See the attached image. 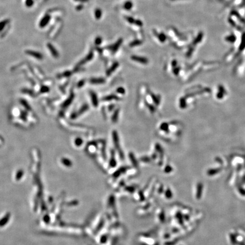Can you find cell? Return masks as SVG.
<instances>
[{
    "mask_svg": "<svg viewBox=\"0 0 245 245\" xmlns=\"http://www.w3.org/2000/svg\"><path fill=\"white\" fill-rule=\"evenodd\" d=\"M132 59L133 60L137 61V62H140V63H142L143 64H146L148 62V60L147 59H145V58L142 57H139L137 56H132Z\"/></svg>",
    "mask_w": 245,
    "mask_h": 245,
    "instance_id": "6da1fadb",
    "label": "cell"
},
{
    "mask_svg": "<svg viewBox=\"0 0 245 245\" xmlns=\"http://www.w3.org/2000/svg\"><path fill=\"white\" fill-rule=\"evenodd\" d=\"M113 142H114V144L115 145L116 148H117L118 150H120V146H119V137H118L117 133L116 131H113Z\"/></svg>",
    "mask_w": 245,
    "mask_h": 245,
    "instance_id": "7a4b0ae2",
    "label": "cell"
},
{
    "mask_svg": "<svg viewBox=\"0 0 245 245\" xmlns=\"http://www.w3.org/2000/svg\"><path fill=\"white\" fill-rule=\"evenodd\" d=\"M91 97H92V104H93L94 106L97 107L98 104V98H97L96 94H95L94 92H92V93H91Z\"/></svg>",
    "mask_w": 245,
    "mask_h": 245,
    "instance_id": "3957f363",
    "label": "cell"
},
{
    "mask_svg": "<svg viewBox=\"0 0 245 245\" xmlns=\"http://www.w3.org/2000/svg\"><path fill=\"white\" fill-rule=\"evenodd\" d=\"M127 20L129 23H134L136 24V25H138V26H141V25H143L141 21H140L139 20H134L133 18L131 17H127Z\"/></svg>",
    "mask_w": 245,
    "mask_h": 245,
    "instance_id": "277c9868",
    "label": "cell"
},
{
    "mask_svg": "<svg viewBox=\"0 0 245 245\" xmlns=\"http://www.w3.org/2000/svg\"><path fill=\"white\" fill-rule=\"evenodd\" d=\"M90 82L93 84H101L104 82V80L103 78H92L90 80Z\"/></svg>",
    "mask_w": 245,
    "mask_h": 245,
    "instance_id": "5b68a950",
    "label": "cell"
},
{
    "mask_svg": "<svg viewBox=\"0 0 245 245\" xmlns=\"http://www.w3.org/2000/svg\"><path fill=\"white\" fill-rule=\"evenodd\" d=\"M225 40H226L227 41H228V42L234 43L235 42V41L236 40V37L235 35L232 34V35L226 36V38H225Z\"/></svg>",
    "mask_w": 245,
    "mask_h": 245,
    "instance_id": "8992f818",
    "label": "cell"
},
{
    "mask_svg": "<svg viewBox=\"0 0 245 245\" xmlns=\"http://www.w3.org/2000/svg\"><path fill=\"white\" fill-rule=\"evenodd\" d=\"M245 33L243 34L242 36V39H241V43L240 44V50L242 51L243 49L245 48Z\"/></svg>",
    "mask_w": 245,
    "mask_h": 245,
    "instance_id": "52a82bcc",
    "label": "cell"
},
{
    "mask_svg": "<svg viewBox=\"0 0 245 245\" xmlns=\"http://www.w3.org/2000/svg\"><path fill=\"white\" fill-rule=\"evenodd\" d=\"M113 99H119V98L115 95H108V96L104 97V98H103V101H112V100H113Z\"/></svg>",
    "mask_w": 245,
    "mask_h": 245,
    "instance_id": "ba28073f",
    "label": "cell"
},
{
    "mask_svg": "<svg viewBox=\"0 0 245 245\" xmlns=\"http://www.w3.org/2000/svg\"><path fill=\"white\" fill-rule=\"evenodd\" d=\"M118 65H119V64H118V63H115V64H113L112 66H111V68H110L108 71H107V75H110V74H111V73H112V72L113 71H114L116 69V68H117Z\"/></svg>",
    "mask_w": 245,
    "mask_h": 245,
    "instance_id": "9c48e42d",
    "label": "cell"
},
{
    "mask_svg": "<svg viewBox=\"0 0 245 245\" xmlns=\"http://www.w3.org/2000/svg\"><path fill=\"white\" fill-rule=\"evenodd\" d=\"M203 34L202 32H200V33L199 34V35H198V36H197L196 38L195 41H194V43H195V44H197V43L200 42L201 39H202V38H203Z\"/></svg>",
    "mask_w": 245,
    "mask_h": 245,
    "instance_id": "30bf717a",
    "label": "cell"
},
{
    "mask_svg": "<svg viewBox=\"0 0 245 245\" xmlns=\"http://www.w3.org/2000/svg\"><path fill=\"white\" fill-rule=\"evenodd\" d=\"M116 163V161L115 159V157H114V156L113 155V154H112V157H111V161H110V165H111V166H115Z\"/></svg>",
    "mask_w": 245,
    "mask_h": 245,
    "instance_id": "8fae6325",
    "label": "cell"
},
{
    "mask_svg": "<svg viewBox=\"0 0 245 245\" xmlns=\"http://www.w3.org/2000/svg\"><path fill=\"white\" fill-rule=\"evenodd\" d=\"M95 17L97 18V19H99V18H101L102 15V12L101 10H97L95 12Z\"/></svg>",
    "mask_w": 245,
    "mask_h": 245,
    "instance_id": "7c38bea8",
    "label": "cell"
},
{
    "mask_svg": "<svg viewBox=\"0 0 245 245\" xmlns=\"http://www.w3.org/2000/svg\"><path fill=\"white\" fill-rule=\"evenodd\" d=\"M132 7V3L131 2H127L125 4L124 7L127 10H129Z\"/></svg>",
    "mask_w": 245,
    "mask_h": 245,
    "instance_id": "4fadbf2b",
    "label": "cell"
},
{
    "mask_svg": "<svg viewBox=\"0 0 245 245\" xmlns=\"http://www.w3.org/2000/svg\"><path fill=\"white\" fill-rule=\"evenodd\" d=\"M158 35V38H159V39L161 40V41H162V42H163V41H165V40L166 39V36L164 35L163 34H159Z\"/></svg>",
    "mask_w": 245,
    "mask_h": 245,
    "instance_id": "5bb4252c",
    "label": "cell"
},
{
    "mask_svg": "<svg viewBox=\"0 0 245 245\" xmlns=\"http://www.w3.org/2000/svg\"><path fill=\"white\" fill-rule=\"evenodd\" d=\"M118 115H119V111L116 110V111L115 112L114 115H113V117H112V120L113 121H114V122H116V121L117 120Z\"/></svg>",
    "mask_w": 245,
    "mask_h": 245,
    "instance_id": "9a60e30c",
    "label": "cell"
},
{
    "mask_svg": "<svg viewBox=\"0 0 245 245\" xmlns=\"http://www.w3.org/2000/svg\"><path fill=\"white\" fill-rule=\"evenodd\" d=\"M141 42L140 41H133V42L131 43V44H130V46H132V47H133V46H136V45H138L140 44H141Z\"/></svg>",
    "mask_w": 245,
    "mask_h": 245,
    "instance_id": "2e32d148",
    "label": "cell"
},
{
    "mask_svg": "<svg viewBox=\"0 0 245 245\" xmlns=\"http://www.w3.org/2000/svg\"><path fill=\"white\" fill-rule=\"evenodd\" d=\"M117 92H119V93L124 94L125 92V90H124V89H123V88L120 87V88H119V89H117Z\"/></svg>",
    "mask_w": 245,
    "mask_h": 245,
    "instance_id": "e0dca14e",
    "label": "cell"
},
{
    "mask_svg": "<svg viewBox=\"0 0 245 245\" xmlns=\"http://www.w3.org/2000/svg\"><path fill=\"white\" fill-rule=\"evenodd\" d=\"M82 143V140L80 139V138H78V139L76 140V144L78 145V146L80 145Z\"/></svg>",
    "mask_w": 245,
    "mask_h": 245,
    "instance_id": "ac0fdd59",
    "label": "cell"
},
{
    "mask_svg": "<svg viewBox=\"0 0 245 245\" xmlns=\"http://www.w3.org/2000/svg\"><path fill=\"white\" fill-rule=\"evenodd\" d=\"M101 41H102L101 38H98L96 39L95 43H96V44H100V43H101Z\"/></svg>",
    "mask_w": 245,
    "mask_h": 245,
    "instance_id": "d6986e66",
    "label": "cell"
},
{
    "mask_svg": "<svg viewBox=\"0 0 245 245\" xmlns=\"http://www.w3.org/2000/svg\"><path fill=\"white\" fill-rule=\"evenodd\" d=\"M172 1H175V0H172Z\"/></svg>",
    "mask_w": 245,
    "mask_h": 245,
    "instance_id": "ffe728a7",
    "label": "cell"
}]
</instances>
